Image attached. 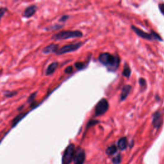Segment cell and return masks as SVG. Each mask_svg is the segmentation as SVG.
<instances>
[{"mask_svg":"<svg viewBox=\"0 0 164 164\" xmlns=\"http://www.w3.org/2000/svg\"><path fill=\"white\" fill-rule=\"evenodd\" d=\"M99 61L109 71H115L119 66L120 58L108 53H103L99 56Z\"/></svg>","mask_w":164,"mask_h":164,"instance_id":"cell-1","label":"cell"},{"mask_svg":"<svg viewBox=\"0 0 164 164\" xmlns=\"http://www.w3.org/2000/svg\"><path fill=\"white\" fill-rule=\"evenodd\" d=\"M83 33L79 30H66L62 31L58 33L54 34L52 39L55 41L66 40L69 39H74V38H78L82 37Z\"/></svg>","mask_w":164,"mask_h":164,"instance_id":"cell-2","label":"cell"},{"mask_svg":"<svg viewBox=\"0 0 164 164\" xmlns=\"http://www.w3.org/2000/svg\"><path fill=\"white\" fill-rule=\"evenodd\" d=\"M75 154V146L74 144H69L65 149L62 157V164H70L74 158Z\"/></svg>","mask_w":164,"mask_h":164,"instance_id":"cell-3","label":"cell"},{"mask_svg":"<svg viewBox=\"0 0 164 164\" xmlns=\"http://www.w3.org/2000/svg\"><path fill=\"white\" fill-rule=\"evenodd\" d=\"M132 28L137 35H138L140 37L142 38V39H147V40L158 39V40L161 41V38L160 37V36L158 35L157 34L155 33L154 32H153L152 33H148L144 32L142 30L134 26H132Z\"/></svg>","mask_w":164,"mask_h":164,"instance_id":"cell-4","label":"cell"},{"mask_svg":"<svg viewBox=\"0 0 164 164\" xmlns=\"http://www.w3.org/2000/svg\"><path fill=\"white\" fill-rule=\"evenodd\" d=\"M109 108V104L106 99H101L95 107V115L96 116H102L107 112Z\"/></svg>","mask_w":164,"mask_h":164,"instance_id":"cell-5","label":"cell"},{"mask_svg":"<svg viewBox=\"0 0 164 164\" xmlns=\"http://www.w3.org/2000/svg\"><path fill=\"white\" fill-rule=\"evenodd\" d=\"M82 45V43L81 42L66 45L62 47L61 48H59L55 53L57 55H64L66 53L75 52V51H77V49H78L81 47Z\"/></svg>","mask_w":164,"mask_h":164,"instance_id":"cell-6","label":"cell"},{"mask_svg":"<svg viewBox=\"0 0 164 164\" xmlns=\"http://www.w3.org/2000/svg\"><path fill=\"white\" fill-rule=\"evenodd\" d=\"M73 160L74 164H83L85 160V152L84 150L80 149L75 152Z\"/></svg>","mask_w":164,"mask_h":164,"instance_id":"cell-7","label":"cell"},{"mask_svg":"<svg viewBox=\"0 0 164 164\" xmlns=\"http://www.w3.org/2000/svg\"><path fill=\"white\" fill-rule=\"evenodd\" d=\"M37 10V5H30L24 10V12L22 13V16L25 18H30L36 13Z\"/></svg>","mask_w":164,"mask_h":164,"instance_id":"cell-8","label":"cell"},{"mask_svg":"<svg viewBox=\"0 0 164 164\" xmlns=\"http://www.w3.org/2000/svg\"><path fill=\"white\" fill-rule=\"evenodd\" d=\"M58 45L56 44H51L45 47H44L42 50V53L45 55L50 54V53H56L57 52V50L58 49Z\"/></svg>","mask_w":164,"mask_h":164,"instance_id":"cell-9","label":"cell"},{"mask_svg":"<svg viewBox=\"0 0 164 164\" xmlns=\"http://www.w3.org/2000/svg\"><path fill=\"white\" fill-rule=\"evenodd\" d=\"M162 124V118L161 116V113L157 112L153 116V125L155 128H159L160 126Z\"/></svg>","mask_w":164,"mask_h":164,"instance_id":"cell-10","label":"cell"},{"mask_svg":"<svg viewBox=\"0 0 164 164\" xmlns=\"http://www.w3.org/2000/svg\"><path fill=\"white\" fill-rule=\"evenodd\" d=\"M58 66V62H54L51 63V64H50L47 66V67L46 70V76H50V75L53 74L55 72Z\"/></svg>","mask_w":164,"mask_h":164,"instance_id":"cell-11","label":"cell"},{"mask_svg":"<svg viewBox=\"0 0 164 164\" xmlns=\"http://www.w3.org/2000/svg\"><path fill=\"white\" fill-rule=\"evenodd\" d=\"M131 89H132V87L129 85H124L122 89V92H121V94L120 96V99L121 101H124L127 99L128 96L130 94Z\"/></svg>","mask_w":164,"mask_h":164,"instance_id":"cell-12","label":"cell"},{"mask_svg":"<svg viewBox=\"0 0 164 164\" xmlns=\"http://www.w3.org/2000/svg\"><path fill=\"white\" fill-rule=\"evenodd\" d=\"M27 114H28V112L21 113H19V114H18L16 117H15L14 118V119L12 121V127L14 128V127H16V126Z\"/></svg>","mask_w":164,"mask_h":164,"instance_id":"cell-13","label":"cell"},{"mask_svg":"<svg viewBox=\"0 0 164 164\" xmlns=\"http://www.w3.org/2000/svg\"><path fill=\"white\" fill-rule=\"evenodd\" d=\"M117 146L119 149H121V151H123L124 149H127V146H128V140L127 138L126 137H122L119 140L118 143H117Z\"/></svg>","mask_w":164,"mask_h":164,"instance_id":"cell-14","label":"cell"},{"mask_svg":"<svg viewBox=\"0 0 164 164\" xmlns=\"http://www.w3.org/2000/svg\"><path fill=\"white\" fill-rule=\"evenodd\" d=\"M117 147L115 145H112L107 148V149L106 150V153L108 155H113L117 152Z\"/></svg>","mask_w":164,"mask_h":164,"instance_id":"cell-15","label":"cell"},{"mask_svg":"<svg viewBox=\"0 0 164 164\" xmlns=\"http://www.w3.org/2000/svg\"><path fill=\"white\" fill-rule=\"evenodd\" d=\"M3 96L7 98H10V97H12L15 96L17 94V91H3Z\"/></svg>","mask_w":164,"mask_h":164,"instance_id":"cell-16","label":"cell"},{"mask_svg":"<svg viewBox=\"0 0 164 164\" xmlns=\"http://www.w3.org/2000/svg\"><path fill=\"white\" fill-rule=\"evenodd\" d=\"M122 74L125 77H127V78H128L130 76V74H131V70H130V67H129V66L128 65L124 66Z\"/></svg>","mask_w":164,"mask_h":164,"instance_id":"cell-17","label":"cell"},{"mask_svg":"<svg viewBox=\"0 0 164 164\" xmlns=\"http://www.w3.org/2000/svg\"><path fill=\"white\" fill-rule=\"evenodd\" d=\"M37 95V92H34L32 93V94L28 96L27 102L28 103H32L33 101L35 100Z\"/></svg>","mask_w":164,"mask_h":164,"instance_id":"cell-18","label":"cell"},{"mask_svg":"<svg viewBox=\"0 0 164 164\" xmlns=\"http://www.w3.org/2000/svg\"><path fill=\"white\" fill-rule=\"evenodd\" d=\"M122 160V157L121 154L117 155L115 157H113L112 159V163L113 164H120Z\"/></svg>","mask_w":164,"mask_h":164,"instance_id":"cell-19","label":"cell"},{"mask_svg":"<svg viewBox=\"0 0 164 164\" xmlns=\"http://www.w3.org/2000/svg\"><path fill=\"white\" fill-rule=\"evenodd\" d=\"M75 67H77L78 69H82V68L85 67V64L82 62H76L75 63Z\"/></svg>","mask_w":164,"mask_h":164,"instance_id":"cell-20","label":"cell"},{"mask_svg":"<svg viewBox=\"0 0 164 164\" xmlns=\"http://www.w3.org/2000/svg\"><path fill=\"white\" fill-rule=\"evenodd\" d=\"M62 27V26H61V25H54V26H52L50 27L49 28H46V30H58L60 28H61Z\"/></svg>","mask_w":164,"mask_h":164,"instance_id":"cell-21","label":"cell"},{"mask_svg":"<svg viewBox=\"0 0 164 164\" xmlns=\"http://www.w3.org/2000/svg\"><path fill=\"white\" fill-rule=\"evenodd\" d=\"M7 8L2 7V8H0V21H1L2 17H3V16L5 15V12H7Z\"/></svg>","mask_w":164,"mask_h":164,"instance_id":"cell-22","label":"cell"},{"mask_svg":"<svg viewBox=\"0 0 164 164\" xmlns=\"http://www.w3.org/2000/svg\"><path fill=\"white\" fill-rule=\"evenodd\" d=\"M69 18V16L64 15V16H62V17L59 19V21H60V22H64V21H67Z\"/></svg>","mask_w":164,"mask_h":164,"instance_id":"cell-23","label":"cell"},{"mask_svg":"<svg viewBox=\"0 0 164 164\" xmlns=\"http://www.w3.org/2000/svg\"><path fill=\"white\" fill-rule=\"evenodd\" d=\"M72 70H73V69H72V66H68L67 67H66L65 69V72L67 74H69V73L72 72Z\"/></svg>","mask_w":164,"mask_h":164,"instance_id":"cell-24","label":"cell"},{"mask_svg":"<svg viewBox=\"0 0 164 164\" xmlns=\"http://www.w3.org/2000/svg\"><path fill=\"white\" fill-rule=\"evenodd\" d=\"M159 9L161 12V13L164 16V3H161V4H159Z\"/></svg>","mask_w":164,"mask_h":164,"instance_id":"cell-25","label":"cell"},{"mask_svg":"<svg viewBox=\"0 0 164 164\" xmlns=\"http://www.w3.org/2000/svg\"><path fill=\"white\" fill-rule=\"evenodd\" d=\"M139 83L141 87H145L146 85V82L144 78H140L139 79Z\"/></svg>","mask_w":164,"mask_h":164,"instance_id":"cell-26","label":"cell"}]
</instances>
